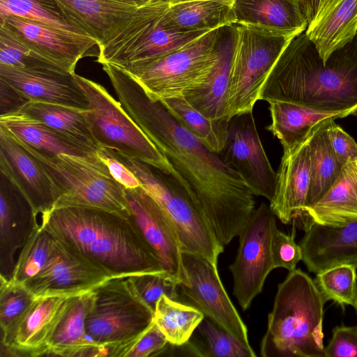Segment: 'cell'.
<instances>
[{
	"instance_id": "cell-1",
	"label": "cell",
	"mask_w": 357,
	"mask_h": 357,
	"mask_svg": "<svg viewBox=\"0 0 357 357\" xmlns=\"http://www.w3.org/2000/svg\"><path fill=\"white\" fill-rule=\"evenodd\" d=\"M120 103L172 167L169 175L190 199L223 245L238 236L255 211L254 195L220 156L151 99L129 74L104 64Z\"/></svg>"
},
{
	"instance_id": "cell-2",
	"label": "cell",
	"mask_w": 357,
	"mask_h": 357,
	"mask_svg": "<svg viewBox=\"0 0 357 357\" xmlns=\"http://www.w3.org/2000/svg\"><path fill=\"white\" fill-rule=\"evenodd\" d=\"M259 100L356 114L357 33L326 62L305 31L296 36L270 71Z\"/></svg>"
},
{
	"instance_id": "cell-3",
	"label": "cell",
	"mask_w": 357,
	"mask_h": 357,
	"mask_svg": "<svg viewBox=\"0 0 357 357\" xmlns=\"http://www.w3.org/2000/svg\"><path fill=\"white\" fill-rule=\"evenodd\" d=\"M40 218L54 238L92 261L111 277L165 273L130 215L93 207L63 206Z\"/></svg>"
},
{
	"instance_id": "cell-4",
	"label": "cell",
	"mask_w": 357,
	"mask_h": 357,
	"mask_svg": "<svg viewBox=\"0 0 357 357\" xmlns=\"http://www.w3.org/2000/svg\"><path fill=\"white\" fill-rule=\"evenodd\" d=\"M326 302L307 273L296 268L289 272L278 286L260 344L261 356L326 357L323 333Z\"/></svg>"
},
{
	"instance_id": "cell-5",
	"label": "cell",
	"mask_w": 357,
	"mask_h": 357,
	"mask_svg": "<svg viewBox=\"0 0 357 357\" xmlns=\"http://www.w3.org/2000/svg\"><path fill=\"white\" fill-rule=\"evenodd\" d=\"M153 322L154 310L128 277L111 278L93 288L85 328L101 356L124 357Z\"/></svg>"
},
{
	"instance_id": "cell-6",
	"label": "cell",
	"mask_w": 357,
	"mask_h": 357,
	"mask_svg": "<svg viewBox=\"0 0 357 357\" xmlns=\"http://www.w3.org/2000/svg\"><path fill=\"white\" fill-rule=\"evenodd\" d=\"M170 4L162 0L139 7L107 41L98 46L96 61L124 71L140 67L176 51L210 31L178 32L162 26Z\"/></svg>"
},
{
	"instance_id": "cell-7",
	"label": "cell",
	"mask_w": 357,
	"mask_h": 357,
	"mask_svg": "<svg viewBox=\"0 0 357 357\" xmlns=\"http://www.w3.org/2000/svg\"><path fill=\"white\" fill-rule=\"evenodd\" d=\"M227 95V117L252 112L272 68L294 37L235 24Z\"/></svg>"
},
{
	"instance_id": "cell-8",
	"label": "cell",
	"mask_w": 357,
	"mask_h": 357,
	"mask_svg": "<svg viewBox=\"0 0 357 357\" xmlns=\"http://www.w3.org/2000/svg\"><path fill=\"white\" fill-rule=\"evenodd\" d=\"M224 27L208 31L176 51L125 72L154 100L184 97L204 84L218 63Z\"/></svg>"
},
{
	"instance_id": "cell-9",
	"label": "cell",
	"mask_w": 357,
	"mask_h": 357,
	"mask_svg": "<svg viewBox=\"0 0 357 357\" xmlns=\"http://www.w3.org/2000/svg\"><path fill=\"white\" fill-rule=\"evenodd\" d=\"M21 144L55 184L59 197L54 208L86 206L130 215L126 188L113 178L104 162L63 154L49 155Z\"/></svg>"
},
{
	"instance_id": "cell-10",
	"label": "cell",
	"mask_w": 357,
	"mask_h": 357,
	"mask_svg": "<svg viewBox=\"0 0 357 357\" xmlns=\"http://www.w3.org/2000/svg\"><path fill=\"white\" fill-rule=\"evenodd\" d=\"M106 149L135 174L141 186L167 214L176 229L182 250L200 255L217 266L224 246L200 211L171 177L143 162Z\"/></svg>"
},
{
	"instance_id": "cell-11",
	"label": "cell",
	"mask_w": 357,
	"mask_h": 357,
	"mask_svg": "<svg viewBox=\"0 0 357 357\" xmlns=\"http://www.w3.org/2000/svg\"><path fill=\"white\" fill-rule=\"evenodd\" d=\"M89 102L85 114L93 138L100 148L143 162L170 175L165 157L117 102L100 84L75 73Z\"/></svg>"
},
{
	"instance_id": "cell-12",
	"label": "cell",
	"mask_w": 357,
	"mask_h": 357,
	"mask_svg": "<svg viewBox=\"0 0 357 357\" xmlns=\"http://www.w3.org/2000/svg\"><path fill=\"white\" fill-rule=\"evenodd\" d=\"M275 225V215L261 203L238 236L239 247L229 269L234 279V294L243 310L261 292L268 275L274 269L270 245Z\"/></svg>"
},
{
	"instance_id": "cell-13",
	"label": "cell",
	"mask_w": 357,
	"mask_h": 357,
	"mask_svg": "<svg viewBox=\"0 0 357 357\" xmlns=\"http://www.w3.org/2000/svg\"><path fill=\"white\" fill-rule=\"evenodd\" d=\"M218 154L238 174L254 195L272 200L276 172L262 145L252 112L229 119L226 143Z\"/></svg>"
},
{
	"instance_id": "cell-14",
	"label": "cell",
	"mask_w": 357,
	"mask_h": 357,
	"mask_svg": "<svg viewBox=\"0 0 357 357\" xmlns=\"http://www.w3.org/2000/svg\"><path fill=\"white\" fill-rule=\"evenodd\" d=\"M187 282L179 284L182 294L206 317L247 344L248 328L225 289L216 265L188 252H182Z\"/></svg>"
},
{
	"instance_id": "cell-15",
	"label": "cell",
	"mask_w": 357,
	"mask_h": 357,
	"mask_svg": "<svg viewBox=\"0 0 357 357\" xmlns=\"http://www.w3.org/2000/svg\"><path fill=\"white\" fill-rule=\"evenodd\" d=\"M111 278L92 261L54 238L44 266L23 284L34 297L71 296L92 289Z\"/></svg>"
},
{
	"instance_id": "cell-16",
	"label": "cell",
	"mask_w": 357,
	"mask_h": 357,
	"mask_svg": "<svg viewBox=\"0 0 357 357\" xmlns=\"http://www.w3.org/2000/svg\"><path fill=\"white\" fill-rule=\"evenodd\" d=\"M130 215L154 251L165 273L178 285L187 282L176 229L157 202L141 186L125 189Z\"/></svg>"
},
{
	"instance_id": "cell-17",
	"label": "cell",
	"mask_w": 357,
	"mask_h": 357,
	"mask_svg": "<svg viewBox=\"0 0 357 357\" xmlns=\"http://www.w3.org/2000/svg\"><path fill=\"white\" fill-rule=\"evenodd\" d=\"M0 170L30 204L33 215L50 212L59 191L39 161L6 128L0 126Z\"/></svg>"
},
{
	"instance_id": "cell-18",
	"label": "cell",
	"mask_w": 357,
	"mask_h": 357,
	"mask_svg": "<svg viewBox=\"0 0 357 357\" xmlns=\"http://www.w3.org/2000/svg\"><path fill=\"white\" fill-rule=\"evenodd\" d=\"M68 295L35 297L20 317L1 333V346L10 356H43Z\"/></svg>"
},
{
	"instance_id": "cell-19",
	"label": "cell",
	"mask_w": 357,
	"mask_h": 357,
	"mask_svg": "<svg viewBox=\"0 0 357 357\" xmlns=\"http://www.w3.org/2000/svg\"><path fill=\"white\" fill-rule=\"evenodd\" d=\"M309 137L301 145L283 151L276 172L275 194L269 208L282 223L298 222L303 225L310 181Z\"/></svg>"
},
{
	"instance_id": "cell-20",
	"label": "cell",
	"mask_w": 357,
	"mask_h": 357,
	"mask_svg": "<svg viewBox=\"0 0 357 357\" xmlns=\"http://www.w3.org/2000/svg\"><path fill=\"white\" fill-rule=\"evenodd\" d=\"M4 25L36 49L75 73L77 62L88 56H98V46L91 36L70 33L46 24L10 15L0 19Z\"/></svg>"
},
{
	"instance_id": "cell-21",
	"label": "cell",
	"mask_w": 357,
	"mask_h": 357,
	"mask_svg": "<svg viewBox=\"0 0 357 357\" xmlns=\"http://www.w3.org/2000/svg\"><path fill=\"white\" fill-rule=\"evenodd\" d=\"M75 73L29 70L0 64V79L29 101L89 111V100L77 82Z\"/></svg>"
},
{
	"instance_id": "cell-22",
	"label": "cell",
	"mask_w": 357,
	"mask_h": 357,
	"mask_svg": "<svg viewBox=\"0 0 357 357\" xmlns=\"http://www.w3.org/2000/svg\"><path fill=\"white\" fill-rule=\"evenodd\" d=\"M300 246L310 272L317 274L344 264L357 268V220L342 227L312 222Z\"/></svg>"
},
{
	"instance_id": "cell-23",
	"label": "cell",
	"mask_w": 357,
	"mask_h": 357,
	"mask_svg": "<svg viewBox=\"0 0 357 357\" xmlns=\"http://www.w3.org/2000/svg\"><path fill=\"white\" fill-rule=\"evenodd\" d=\"M31 206L2 172L0 176V275L10 279L15 255L24 245L33 224Z\"/></svg>"
},
{
	"instance_id": "cell-24",
	"label": "cell",
	"mask_w": 357,
	"mask_h": 357,
	"mask_svg": "<svg viewBox=\"0 0 357 357\" xmlns=\"http://www.w3.org/2000/svg\"><path fill=\"white\" fill-rule=\"evenodd\" d=\"M0 126L23 144L45 154H63L103 162L92 147L22 112L1 116Z\"/></svg>"
},
{
	"instance_id": "cell-25",
	"label": "cell",
	"mask_w": 357,
	"mask_h": 357,
	"mask_svg": "<svg viewBox=\"0 0 357 357\" xmlns=\"http://www.w3.org/2000/svg\"><path fill=\"white\" fill-rule=\"evenodd\" d=\"M324 62L357 33V0H325L312 12L305 31Z\"/></svg>"
},
{
	"instance_id": "cell-26",
	"label": "cell",
	"mask_w": 357,
	"mask_h": 357,
	"mask_svg": "<svg viewBox=\"0 0 357 357\" xmlns=\"http://www.w3.org/2000/svg\"><path fill=\"white\" fill-rule=\"evenodd\" d=\"M236 24L266 28L295 38L309 22L305 0H236Z\"/></svg>"
},
{
	"instance_id": "cell-27",
	"label": "cell",
	"mask_w": 357,
	"mask_h": 357,
	"mask_svg": "<svg viewBox=\"0 0 357 357\" xmlns=\"http://www.w3.org/2000/svg\"><path fill=\"white\" fill-rule=\"evenodd\" d=\"M93 289L67 298L48 340L45 356H101L98 347L89 338L85 328Z\"/></svg>"
},
{
	"instance_id": "cell-28",
	"label": "cell",
	"mask_w": 357,
	"mask_h": 357,
	"mask_svg": "<svg viewBox=\"0 0 357 357\" xmlns=\"http://www.w3.org/2000/svg\"><path fill=\"white\" fill-rule=\"evenodd\" d=\"M64 13L98 43L107 41L140 6L116 0H55Z\"/></svg>"
},
{
	"instance_id": "cell-29",
	"label": "cell",
	"mask_w": 357,
	"mask_h": 357,
	"mask_svg": "<svg viewBox=\"0 0 357 357\" xmlns=\"http://www.w3.org/2000/svg\"><path fill=\"white\" fill-rule=\"evenodd\" d=\"M311 222L342 227L357 220V158L347 160L326 193L306 211Z\"/></svg>"
},
{
	"instance_id": "cell-30",
	"label": "cell",
	"mask_w": 357,
	"mask_h": 357,
	"mask_svg": "<svg viewBox=\"0 0 357 357\" xmlns=\"http://www.w3.org/2000/svg\"><path fill=\"white\" fill-rule=\"evenodd\" d=\"M234 39V24L225 26L218 63L204 84L184 96L191 106L211 119H227V95Z\"/></svg>"
},
{
	"instance_id": "cell-31",
	"label": "cell",
	"mask_w": 357,
	"mask_h": 357,
	"mask_svg": "<svg viewBox=\"0 0 357 357\" xmlns=\"http://www.w3.org/2000/svg\"><path fill=\"white\" fill-rule=\"evenodd\" d=\"M268 102L271 123L266 128L280 140L283 151L303 144L309 137L312 128L320 121L351 115L349 112L317 111L282 101L271 100Z\"/></svg>"
},
{
	"instance_id": "cell-32",
	"label": "cell",
	"mask_w": 357,
	"mask_h": 357,
	"mask_svg": "<svg viewBox=\"0 0 357 357\" xmlns=\"http://www.w3.org/2000/svg\"><path fill=\"white\" fill-rule=\"evenodd\" d=\"M162 26L178 32L212 31L236 24L232 7L210 0L170 5L161 18Z\"/></svg>"
},
{
	"instance_id": "cell-33",
	"label": "cell",
	"mask_w": 357,
	"mask_h": 357,
	"mask_svg": "<svg viewBox=\"0 0 357 357\" xmlns=\"http://www.w3.org/2000/svg\"><path fill=\"white\" fill-rule=\"evenodd\" d=\"M331 119L320 121L310 133V181L307 209L331 188L344 165L338 159L330 143L328 128Z\"/></svg>"
},
{
	"instance_id": "cell-34",
	"label": "cell",
	"mask_w": 357,
	"mask_h": 357,
	"mask_svg": "<svg viewBox=\"0 0 357 357\" xmlns=\"http://www.w3.org/2000/svg\"><path fill=\"white\" fill-rule=\"evenodd\" d=\"M169 114L197 137L211 151L219 153L224 148L228 130L227 118L211 119L191 106L184 97L160 100Z\"/></svg>"
},
{
	"instance_id": "cell-35",
	"label": "cell",
	"mask_w": 357,
	"mask_h": 357,
	"mask_svg": "<svg viewBox=\"0 0 357 357\" xmlns=\"http://www.w3.org/2000/svg\"><path fill=\"white\" fill-rule=\"evenodd\" d=\"M20 112L81 141L97 151L101 149L93 138L86 111L30 101Z\"/></svg>"
},
{
	"instance_id": "cell-36",
	"label": "cell",
	"mask_w": 357,
	"mask_h": 357,
	"mask_svg": "<svg viewBox=\"0 0 357 357\" xmlns=\"http://www.w3.org/2000/svg\"><path fill=\"white\" fill-rule=\"evenodd\" d=\"M205 315L196 307L162 296L154 310V322L169 343L181 345L189 341Z\"/></svg>"
},
{
	"instance_id": "cell-37",
	"label": "cell",
	"mask_w": 357,
	"mask_h": 357,
	"mask_svg": "<svg viewBox=\"0 0 357 357\" xmlns=\"http://www.w3.org/2000/svg\"><path fill=\"white\" fill-rule=\"evenodd\" d=\"M0 64L29 70L73 74L4 25H0Z\"/></svg>"
},
{
	"instance_id": "cell-38",
	"label": "cell",
	"mask_w": 357,
	"mask_h": 357,
	"mask_svg": "<svg viewBox=\"0 0 357 357\" xmlns=\"http://www.w3.org/2000/svg\"><path fill=\"white\" fill-rule=\"evenodd\" d=\"M10 15L40 22L70 33L90 36L55 0H0V19Z\"/></svg>"
},
{
	"instance_id": "cell-39",
	"label": "cell",
	"mask_w": 357,
	"mask_h": 357,
	"mask_svg": "<svg viewBox=\"0 0 357 357\" xmlns=\"http://www.w3.org/2000/svg\"><path fill=\"white\" fill-rule=\"evenodd\" d=\"M54 243V237L35 216L31 230L20 250L12 273L11 280L24 283L36 275L47 261Z\"/></svg>"
},
{
	"instance_id": "cell-40",
	"label": "cell",
	"mask_w": 357,
	"mask_h": 357,
	"mask_svg": "<svg viewBox=\"0 0 357 357\" xmlns=\"http://www.w3.org/2000/svg\"><path fill=\"white\" fill-rule=\"evenodd\" d=\"M326 301L357 308V273L352 265L337 266L317 273L314 280Z\"/></svg>"
},
{
	"instance_id": "cell-41",
	"label": "cell",
	"mask_w": 357,
	"mask_h": 357,
	"mask_svg": "<svg viewBox=\"0 0 357 357\" xmlns=\"http://www.w3.org/2000/svg\"><path fill=\"white\" fill-rule=\"evenodd\" d=\"M205 341L202 347L203 357H255L251 347L207 317L197 328Z\"/></svg>"
},
{
	"instance_id": "cell-42",
	"label": "cell",
	"mask_w": 357,
	"mask_h": 357,
	"mask_svg": "<svg viewBox=\"0 0 357 357\" xmlns=\"http://www.w3.org/2000/svg\"><path fill=\"white\" fill-rule=\"evenodd\" d=\"M0 327L1 333L20 317L34 299L23 283L0 275Z\"/></svg>"
},
{
	"instance_id": "cell-43",
	"label": "cell",
	"mask_w": 357,
	"mask_h": 357,
	"mask_svg": "<svg viewBox=\"0 0 357 357\" xmlns=\"http://www.w3.org/2000/svg\"><path fill=\"white\" fill-rule=\"evenodd\" d=\"M143 300L154 310L165 295L178 301L179 286L165 273H148L128 276Z\"/></svg>"
},
{
	"instance_id": "cell-44",
	"label": "cell",
	"mask_w": 357,
	"mask_h": 357,
	"mask_svg": "<svg viewBox=\"0 0 357 357\" xmlns=\"http://www.w3.org/2000/svg\"><path fill=\"white\" fill-rule=\"evenodd\" d=\"M270 248L273 268H283L291 272L302 260V250L295 242L294 229L291 234H286L275 225L272 231Z\"/></svg>"
},
{
	"instance_id": "cell-45",
	"label": "cell",
	"mask_w": 357,
	"mask_h": 357,
	"mask_svg": "<svg viewBox=\"0 0 357 357\" xmlns=\"http://www.w3.org/2000/svg\"><path fill=\"white\" fill-rule=\"evenodd\" d=\"M324 351L326 357H357V326L335 327Z\"/></svg>"
},
{
	"instance_id": "cell-46",
	"label": "cell",
	"mask_w": 357,
	"mask_h": 357,
	"mask_svg": "<svg viewBox=\"0 0 357 357\" xmlns=\"http://www.w3.org/2000/svg\"><path fill=\"white\" fill-rule=\"evenodd\" d=\"M169 343L153 322L126 353L124 357L158 356Z\"/></svg>"
},
{
	"instance_id": "cell-47",
	"label": "cell",
	"mask_w": 357,
	"mask_h": 357,
	"mask_svg": "<svg viewBox=\"0 0 357 357\" xmlns=\"http://www.w3.org/2000/svg\"><path fill=\"white\" fill-rule=\"evenodd\" d=\"M334 118L330 119L328 133L331 145L338 159L344 164L350 159L357 158V144L342 128L337 125Z\"/></svg>"
},
{
	"instance_id": "cell-48",
	"label": "cell",
	"mask_w": 357,
	"mask_h": 357,
	"mask_svg": "<svg viewBox=\"0 0 357 357\" xmlns=\"http://www.w3.org/2000/svg\"><path fill=\"white\" fill-rule=\"evenodd\" d=\"M98 155L107 166L109 174L118 183L126 189L141 187V183L135 174L122 162L113 156L104 148L98 151Z\"/></svg>"
},
{
	"instance_id": "cell-49",
	"label": "cell",
	"mask_w": 357,
	"mask_h": 357,
	"mask_svg": "<svg viewBox=\"0 0 357 357\" xmlns=\"http://www.w3.org/2000/svg\"><path fill=\"white\" fill-rule=\"evenodd\" d=\"M29 102L19 91L0 79V116L20 112Z\"/></svg>"
},
{
	"instance_id": "cell-50",
	"label": "cell",
	"mask_w": 357,
	"mask_h": 357,
	"mask_svg": "<svg viewBox=\"0 0 357 357\" xmlns=\"http://www.w3.org/2000/svg\"><path fill=\"white\" fill-rule=\"evenodd\" d=\"M120 2L126 3L128 4L135 5L137 6H142L147 4L153 0H116Z\"/></svg>"
},
{
	"instance_id": "cell-51",
	"label": "cell",
	"mask_w": 357,
	"mask_h": 357,
	"mask_svg": "<svg viewBox=\"0 0 357 357\" xmlns=\"http://www.w3.org/2000/svg\"><path fill=\"white\" fill-rule=\"evenodd\" d=\"M307 5L308 6L309 14L312 13V12L317 8L319 5L323 3L325 0H305ZM310 18V16H309Z\"/></svg>"
},
{
	"instance_id": "cell-52",
	"label": "cell",
	"mask_w": 357,
	"mask_h": 357,
	"mask_svg": "<svg viewBox=\"0 0 357 357\" xmlns=\"http://www.w3.org/2000/svg\"><path fill=\"white\" fill-rule=\"evenodd\" d=\"M188 1H194V0H183V2ZM210 1L220 2V3H222L229 5L230 6H232L233 3H234V1L236 0H210Z\"/></svg>"
},
{
	"instance_id": "cell-53",
	"label": "cell",
	"mask_w": 357,
	"mask_h": 357,
	"mask_svg": "<svg viewBox=\"0 0 357 357\" xmlns=\"http://www.w3.org/2000/svg\"><path fill=\"white\" fill-rule=\"evenodd\" d=\"M356 312H357V308L356 309Z\"/></svg>"
}]
</instances>
